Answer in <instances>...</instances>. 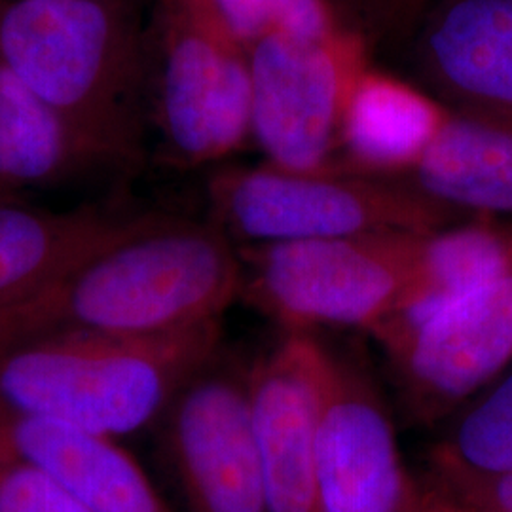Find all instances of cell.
I'll return each mask as SVG.
<instances>
[{"label": "cell", "mask_w": 512, "mask_h": 512, "mask_svg": "<svg viewBox=\"0 0 512 512\" xmlns=\"http://www.w3.org/2000/svg\"><path fill=\"white\" fill-rule=\"evenodd\" d=\"M239 289V249L215 222L128 215L50 281L0 306V348L188 329L222 319Z\"/></svg>", "instance_id": "cell-1"}, {"label": "cell", "mask_w": 512, "mask_h": 512, "mask_svg": "<svg viewBox=\"0 0 512 512\" xmlns=\"http://www.w3.org/2000/svg\"><path fill=\"white\" fill-rule=\"evenodd\" d=\"M222 319L152 336L55 334L0 348V423L118 440L154 427L220 351Z\"/></svg>", "instance_id": "cell-2"}, {"label": "cell", "mask_w": 512, "mask_h": 512, "mask_svg": "<svg viewBox=\"0 0 512 512\" xmlns=\"http://www.w3.org/2000/svg\"><path fill=\"white\" fill-rule=\"evenodd\" d=\"M0 59L103 164L137 160L147 67L120 0H6Z\"/></svg>", "instance_id": "cell-3"}, {"label": "cell", "mask_w": 512, "mask_h": 512, "mask_svg": "<svg viewBox=\"0 0 512 512\" xmlns=\"http://www.w3.org/2000/svg\"><path fill=\"white\" fill-rule=\"evenodd\" d=\"M211 222L232 241L277 243L361 234H433L480 215L454 209L399 179L332 164L224 167L207 183Z\"/></svg>", "instance_id": "cell-4"}, {"label": "cell", "mask_w": 512, "mask_h": 512, "mask_svg": "<svg viewBox=\"0 0 512 512\" xmlns=\"http://www.w3.org/2000/svg\"><path fill=\"white\" fill-rule=\"evenodd\" d=\"M429 238L387 232L238 247L239 298L287 330L342 325L372 334L414 293Z\"/></svg>", "instance_id": "cell-5"}, {"label": "cell", "mask_w": 512, "mask_h": 512, "mask_svg": "<svg viewBox=\"0 0 512 512\" xmlns=\"http://www.w3.org/2000/svg\"><path fill=\"white\" fill-rule=\"evenodd\" d=\"M251 137L270 164L323 169L336 162L351 95L370 67L363 38L329 29L272 27L245 46Z\"/></svg>", "instance_id": "cell-6"}, {"label": "cell", "mask_w": 512, "mask_h": 512, "mask_svg": "<svg viewBox=\"0 0 512 512\" xmlns=\"http://www.w3.org/2000/svg\"><path fill=\"white\" fill-rule=\"evenodd\" d=\"M154 124L167 162L222 160L251 137L247 52L209 0H160Z\"/></svg>", "instance_id": "cell-7"}, {"label": "cell", "mask_w": 512, "mask_h": 512, "mask_svg": "<svg viewBox=\"0 0 512 512\" xmlns=\"http://www.w3.org/2000/svg\"><path fill=\"white\" fill-rule=\"evenodd\" d=\"M154 427L184 511L270 512L251 421L249 365L219 351Z\"/></svg>", "instance_id": "cell-8"}, {"label": "cell", "mask_w": 512, "mask_h": 512, "mask_svg": "<svg viewBox=\"0 0 512 512\" xmlns=\"http://www.w3.org/2000/svg\"><path fill=\"white\" fill-rule=\"evenodd\" d=\"M372 336L391 361L408 416L423 425L444 420L512 361V270Z\"/></svg>", "instance_id": "cell-9"}, {"label": "cell", "mask_w": 512, "mask_h": 512, "mask_svg": "<svg viewBox=\"0 0 512 512\" xmlns=\"http://www.w3.org/2000/svg\"><path fill=\"white\" fill-rule=\"evenodd\" d=\"M334 355L287 330L249 365V404L270 512L315 511V452Z\"/></svg>", "instance_id": "cell-10"}, {"label": "cell", "mask_w": 512, "mask_h": 512, "mask_svg": "<svg viewBox=\"0 0 512 512\" xmlns=\"http://www.w3.org/2000/svg\"><path fill=\"white\" fill-rule=\"evenodd\" d=\"M416 476L382 397L334 357L315 452V511L403 512Z\"/></svg>", "instance_id": "cell-11"}, {"label": "cell", "mask_w": 512, "mask_h": 512, "mask_svg": "<svg viewBox=\"0 0 512 512\" xmlns=\"http://www.w3.org/2000/svg\"><path fill=\"white\" fill-rule=\"evenodd\" d=\"M414 67L448 109L512 122V0H431Z\"/></svg>", "instance_id": "cell-12"}, {"label": "cell", "mask_w": 512, "mask_h": 512, "mask_svg": "<svg viewBox=\"0 0 512 512\" xmlns=\"http://www.w3.org/2000/svg\"><path fill=\"white\" fill-rule=\"evenodd\" d=\"M389 179L467 213L512 215V122L448 109L420 156Z\"/></svg>", "instance_id": "cell-13"}, {"label": "cell", "mask_w": 512, "mask_h": 512, "mask_svg": "<svg viewBox=\"0 0 512 512\" xmlns=\"http://www.w3.org/2000/svg\"><path fill=\"white\" fill-rule=\"evenodd\" d=\"M0 450L50 473L95 512H173L118 440L12 421L0 423Z\"/></svg>", "instance_id": "cell-14"}, {"label": "cell", "mask_w": 512, "mask_h": 512, "mask_svg": "<svg viewBox=\"0 0 512 512\" xmlns=\"http://www.w3.org/2000/svg\"><path fill=\"white\" fill-rule=\"evenodd\" d=\"M446 110L433 95L368 67L351 95L334 164L395 177L429 145Z\"/></svg>", "instance_id": "cell-15"}, {"label": "cell", "mask_w": 512, "mask_h": 512, "mask_svg": "<svg viewBox=\"0 0 512 512\" xmlns=\"http://www.w3.org/2000/svg\"><path fill=\"white\" fill-rule=\"evenodd\" d=\"M105 165L80 133L0 59V196Z\"/></svg>", "instance_id": "cell-16"}, {"label": "cell", "mask_w": 512, "mask_h": 512, "mask_svg": "<svg viewBox=\"0 0 512 512\" xmlns=\"http://www.w3.org/2000/svg\"><path fill=\"white\" fill-rule=\"evenodd\" d=\"M126 217L101 205L54 213L0 200V306L50 281Z\"/></svg>", "instance_id": "cell-17"}, {"label": "cell", "mask_w": 512, "mask_h": 512, "mask_svg": "<svg viewBox=\"0 0 512 512\" xmlns=\"http://www.w3.org/2000/svg\"><path fill=\"white\" fill-rule=\"evenodd\" d=\"M433 450L469 469L512 473V372L465 408Z\"/></svg>", "instance_id": "cell-18"}, {"label": "cell", "mask_w": 512, "mask_h": 512, "mask_svg": "<svg viewBox=\"0 0 512 512\" xmlns=\"http://www.w3.org/2000/svg\"><path fill=\"white\" fill-rule=\"evenodd\" d=\"M209 4L243 48L272 27L329 29L338 25L327 0H209Z\"/></svg>", "instance_id": "cell-19"}, {"label": "cell", "mask_w": 512, "mask_h": 512, "mask_svg": "<svg viewBox=\"0 0 512 512\" xmlns=\"http://www.w3.org/2000/svg\"><path fill=\"white\" fill-rule=\"evenodd\" d=\"M0 512H95L37 465L0 450Z\"/></svg>", "instance_id": "cell-20"}, {"label": "cell", "mask_w": 512, "mask_h": 512, "mask_svg": "<svg viewBox=\"0 0 512 512\" xmlns=\"http://www.w3.org/2000/svg\"><path fill=\"white\" fill-rule=\"evenodd\" d=\"M427 475L482 512H512V473H486L431 450Z\"/></svg>", "instance_id": "cell-21"}, {"label": "cell", "mask_w": 512, "mask_h": 512, "mask_svg": "<svg viewBox=\"0 0 512 512\" xmlns=\"http://www.w3.org/2000/svg\"><path fill=\"white\" fill-rule=\"evenodd\" d=\"M403 512H482L458 495L450 494L431 476H416Z\"/></svg>", "instance_id": "cell-22"}, {"label": "cell", "mask_w": 512, "mask_h": 512, "mask_svg": "<svg viewBox=\"0 0 512 512\" xmlns=\"http://www.w3.org/2000/svg\"><path fill=\"white\" fill-rule=\"evenodd\" d=\"M429 2L431 0H401V8L408 16H412V19H418L421 12H423V8H425V4H429Z\"/></svg>", "instance_id": "cell-23"}, {"label": "cell", "mask_w": 512, "mask_h": 512, "mask_svg": "<svg viewBox=\"0 0 512 512\" xmlns=\"http://www.w3.org/2000/svg\"><path fill=\"white\" fill-rule=\"evenodd\" d=\"M0 200H12V198H4V196H0Z\"/></svg>", "instance_id": "cell-24"}]
</instances>
